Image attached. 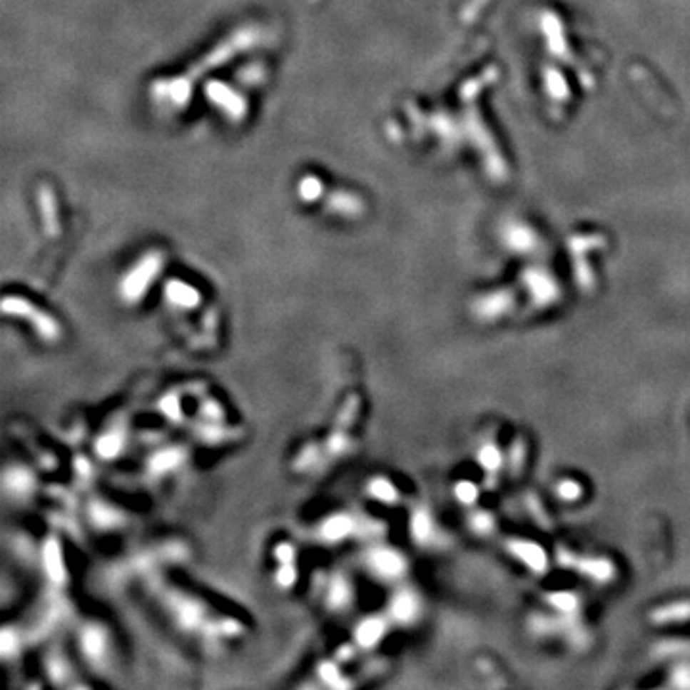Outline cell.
<instances>
[{
  "label": "cell",
  "instance_id": "1",
  "mask_svg": "<svg viewBox=\"0 0 690 690\" xmlns=\"http://www.w3.org/2000/svg\"><path fill=\"white\" fill-rule=\"evenodd\" d=\"M368 564H370L372 572H376L380 577H385V579H395L399 575H403L405 568H407L403 556L391 549L372 550V554L368 556Z\"/></svg>",
  "mask_w": 690,
  "mask_h": 690
},
{
  "label": "cell",
  "instance_id": "2",
  "mask_svg": "<svg viewBox=\"0 0 690 690\" xmlns=\"http://www.w3.org/2000/svg\"><path fill=\"white\" fill-rule=\"evenodd\" d=\"M384 635H385V623L382 621L380 617H368V619H365V621L360 623L359 627H357V633H355L357 642H359L360 646H365V648L376 646V644L382 641V636Z\"/></svg>",
  "mask_w": 690,
  "mask_h": 690
},
{
  "label": "cell",
  "instance_id": "3",
  "mask_svg": "<svg viewBox=\"0 0 690 690\" xmlns=\"http://www.w3.org/2000/svg\"><path fill=\"white\" fill-rule=\"evenodd\" d=\"M418 614V599L409 591H401L395 594V599L391 602V616L395 617L397 621L409 623L412 621Z\"/></svg>",
  "mask_w": 690,
  "mask_h": 690
},
{
  "label": "cell",
  "instance_id": "4",
  "mask_svg": "<svg viewBox=\"0 0 690 690\" xmlns=\"http://www.w3.org/2000/svg\"><path fill=\"white\" fill-rule=\"evenodd\" d=\"M353 532V522L347 516H332L323 524L320 527V535H323L324 541H330V543H338V541H343L347 537L349 533Z\"/></svg>",
  "mask_w": 690,
  "mask_h": 690
},
{
  "label": "cell",
  "instance_id": "5",
  "mask_svg": "<svg viewBox=\"0 0 690 690\" xmlns=\"http://www.w3.org/2000/svg\"><path fill=\"white\" fill-rule=\"evenodd\" d=\"M81 642H83V650L91 660H98L106 650L104 631L98 629V627H86L81 635Z\"/></svg>",
  "mask_w": 690,
  "mask_h": 690
},
{
  "label": "cell",
  "instance_id": "6",
  "mask_svg": "<svg viewBox=\"0 0 690 690\" xmlns=\"http://www.w3.org/2000/svg\"><path fill=\"white\" fill-rule=\"evenodd\" d=\"M44 564H46V572L50 577L54 581H60L64 575V562H61V552L56 541H49V544L44 547Z\"/></svg>",
  "mask_w": 690,
  "mask_h": 690
},
{
  "label": "cell",
  "instance_id": "7",
  "mask_svg": "<svg viewBox=\"0 0 690 690\" xmlns=\"http://www.w3.org/2000/svg\"><path fill=\"white\" fill-rule=\"evenodd\" d=\"M123 447V440L121 435L117 432H110V434L102 435L100 440L96 441V452L102 458H113L119 455Z\"/></svg>",
  "mask_w": 690,
  "mask_h": 690
},
{
  "label": "cell",
  "instance_id": "8",
  "mask_svg": "<svg viewBox=\"0 0 690 690\" xmlns=\"http://www.w3.org/2000/svg\"><path fill=\"white\" fill-rule=\"evenodd\" d=\"M514 550H516V554H518L519 558L527 564V566H532L533 569H543L544 556L539 547H535V544H527V543H518L516 547H514Z\"/></svg>",
  "mask_w": 690,
  "mask_h": 690
},
{
  "label": "cell",
  "instance_id": "9",
  "mask_svg": "<svg viewBox=\"0 0 690 690\" xmlns=\"http://www.w3.org/2000/svg\"><path fill=\"white\" fill-rule=\"evenodd\" d=\"M167 295L178 307H194L198 303V295H196L194 290L188 286H183V284H173Z\"/></svg>",
  "mask_w": 690,
  "mask_h": 690
},
{
  "label": "cell",
  "instance_id": "10",
  "mask_svg": "<svg viewBox=\"0 0 690 690\" xmlns=\"http://www.w3.org/2000/svg\"><path fill=\"white\" fill-rule=\"evenodd\" d=\"M181 458H183V455H181L178 449H167V451L158 452V455L152 458V470L156 472L171 470V468H175V466L181 462Z\"/></svg>",
  "mask_w": 690,
  "mask_h": 690
},
{
  "label": "cell",
  "instance_id": "11",
  "mask_svg": "<svg viewBox=\"0 0 690 690\" xmlns=\"http://www.w3.org/2000/svg\"><path fill=\"white\" fill-rule=\"evenodd\" d=\"M368 493H370L374 499H378V501L382 502L397 501V491H395V487H393L387 480H382V477H380V480H372Z\"/></svg>",
  "mask_w": 690,
  "mask_h": 690
},
{
  "label": "cell",
  "instance_id": "12",
  "mask_svg": "<svg viewBox=\"0 0 690 690\" xmlns=\"http://www.w3.org/2000/svg\"><path fill=\"white\" fill-rule=\"evenodd\" d=\"M328 597H330V604L334 606V608H343V606L349 602V597H351L349 585L342 579V577H338V579L332 581L330 594H328Z\"/></svg>",
  "mask_w": 690,
  "mask_h": 690
},
{
  "label": "cell",
  "instance_id": "13",
  "mask_svg": "<svg viewBox=\"0 0 690 690\" xmlns=\"http://www.w3.org/2000/svg\"><path fill=\"white\" fill-rule=\"evenodd\" d=\"M412 535L418 541H428L430 535H432V518L422 510L412 516Z\"/></svg>",
  "mask_w": 690,
  "mask_h": 690
},
{
  "label": "cell",
  "instance_id": "14",
  "mask_svg": "<svg viewBox=\"0 0 690 690\" xmlns=\"http://www.w3.org/2000/svg\"><path fill=\"white\" fill-rule=\"evenodd\" d=\"M6 483L14 493H29L31 485H33V480H31V476L27 474V472L16 470L12 472V474H8Z\"/></svg>",
  "mask_w": 690,
  "mask_h": 690
},
{
  "label": "cell",
  "instance_id": "15",
  "mask_svg": "<svg viewBox=\"0 0 690 690\" xmlns=\"http://www.w3.org/2000/svg\"><path fill=\"white\" fill-rule=\"evenodd\" d=\"M94 519H96V524H100V525H104V527H108V525H111L113 522H116V516H113V512H111L110 508L108 507H94Z\"/></svg>",
  "mask_w": 690,
  "mask_h": 690
},
{
  "label": "cell",
  "instance_id": "16",
  "mask_svg": "<svg viewBox=\"0 0 690 690\" xmlns=\"http://www.w3.org/2000/svg\"><path fill=\"white\" fill-rule=\"evenodd\" d=\"M276 579L280 583L282 587H290L293 585V579H295V572H293L292 564H282L280 572L276 575Z\"/></svg>",
  "mask_w": 690,
  "mask_h": 690
},
{
  "label": "cell",
  "instance_id": "17",
  "mask_svg": "<svg viewBox=\"0 0 690 690\" xmlns=\"http://www.w3.org/2000/svg\"><path fill=\"white\" fill-rule=\"evenodd\" d=\"M320 677L326 681V683H330V684H342L340 683V673H338V669L332 664H324L323 667H320Z\"/></svg>",
  "mask_w": 690,
  "mask_h": 690
},
{
  "label": "cell",
  "instance_id": "18",
  "mask_svg": "<svg viewBox=\"0 0 690 690\" xmlns=\"http://www.w3.org/2000/svg\"><path fill=\"white\" fill-rule=\"evenodd\" d=\"M482 462L487 466V468H497V466H499V452H497L493 447H491V449H489V447L487 449H483Z\"/></svg>",
  "mask_w": 690,
  "mask_h": 690
},
{
  "label": "cell",
  "instance_id": "19",
  "mask_svg": "<svg viewBox=\"0 0 690 690\" xmlns=\"http://www.w3.org/2000/svg\"><path fill=\"white\" fill-rule=\"evenodd\" d=\"M275 554L282 564H292L293 556H295V550H293V547H290V544H280V547L276 549Z\"/></svg>",
  "mask_w": 690,
  "mask_h": 690
},
{
  "label": "cell",
  "instance_id": "20",
  "mask_svg": "<svg viewBox=\"0 0 690 690\" xmlns=\"http://www.w3.org/2000/svg\"><path fill=\"white\" fill-rule=\"evenodd\" d=\"M458 497L465 502H472L474 497H476V491H474L470 483H462V485H458Z\"/></svg>",
  "mask_w": 690,
  "mask_h": 690
},
{
  "label": "cell",
  "instance_id": "21",
  "mask_svg": "<svg viewBox=\"0 0 690 690\" xmlns=\"http://www.w3.org/2000/svg\"><path fill=\"white\" fill-rule=\"evenodd\" d=\"M12 648H16V636H12V633L6 629L2 633V650L4 654H8Z\"/></svg>",
  "mask_w": 690,
  "mask_h": 690
},
{
  "label": "cell",
  "instance_id": "22",
  "mask_svg": "<svg viewBox=\"0 0 690 690\" xmlns=\"http://www.w3.org/2000/svg\"><path fill=\"white\" fill-rule=\"evenodd\" d=\"M560 489H562V491H560V495H562L564 499H574V497L577 495V493H572L574 489H577L572 482H569V483H564V485Z\"/></svg>",
  "mask_w": 690,
  "mask_h": 690
}]
</instances>
